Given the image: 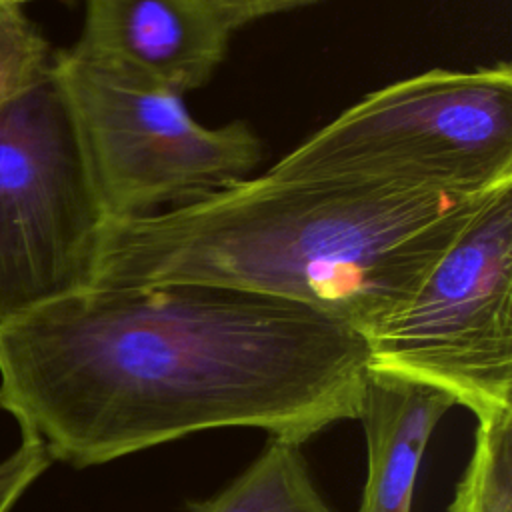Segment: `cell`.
Returning <instances> with one entry per match:
<instances>
[{"instance_id": "obj_12", "label": "cell", "mask_w": 512, "mask_h": 512, "mask_svg": "<svg viewBox=\"0 0 512 512\" xmlns=\"http://www.w3.org/2000/svg\"><path fill=\"white\" fill-rule=\"evenodd\" d=\"M50 462L52 458L44 444L34 434L22 430L18 448L0 462V512H10Z\"/></svg>"}, {"instance_id": "obj_7", "label": "cell", "mask_w": 512, "mask_h": 512, "mask_svg": "<svg viewBox=\"0 0 512 512\" xmlns=\"http://www.w3.org/2000/svg\"><path fill=\"white\" fill-rule=\"evenodd\" d=\"M74 54L184 96L210 80L230 28L210 0H84Z\"/></svg>"}, {"instance_id": "obj_13", "label": "cell", "mask_w": 512, "mask_h": 512, "mask_svg": "<svg viewBox=\"0 0 512 512\" xmlns=\"http://www.w3.org/2000/svg\"><path fill=\"white\" fill-rule=\"evenodd\" d=\"M312 2L316 0H210V4L214 6L222 22L230 28V32L252 20L286 12Z\"/></svg>"}, {"instance_id": "obj_10", "label": "cell", "mask_w": 512, "mask_h": 512, "mask_svg": "<svg viewBox=\"0 0 512 512\" xmlns=\"http://www.w3.org/2000/svg\"><path fill=\"white\" fill-rule=\"evenodd\" d=\"M448 512H512V406L478 416L472 456Z\"/></svg>"}, {"instance_id": "obj_9", "label": "cell", "mask_w": 512, "mask_h": 512, "mask_svg": "<svg viewBox=\"0 0 512 512\" xmlns=\"http://www.w3.org/2000/svg\"><path fill=\"white\" fill-rule=\"evenodd\" d=\"M300 444L272 436L260 456L192 512H332L314 488Z\"/></svg>"}, {"instance_id": "obj_4", "label": "cell", "mask_w": 512, "mask_h": 512, "mask_svg": "<svg viewBox=\"0 0 512 512\" xmlns=\"http://www.w3.org/2000/svg\"><path fill=\"white\" fill-rule=\"evenodd\" d=\"M364 340L368 370L432 386L476 418L512 406V182Z\"/></svg>"}, {"instance_id": "obj_1", "label": "cell", "mask_w": 512, "mask_h": 512, "mask_svg": "<svg viewBox=\"0 0 512 512\" xmlns=\"http://www.w3.org/2000/svg\"><path fill=\"white\" fill-rule=\"evenodd\" d=\"M366 376L352 326L220 286H86L0 330V408L78 468L230 426L302 444Z\"/></svg>"}, {"instance_id": "obj_6", "label": "cell", "mask_w": 512, "mask_h": 512, "mask_svg": "<svg viewBox=\"0 0 512 512\" xmlns=\"http://www.w3.org/2000/svg\"><path fill=\"white\" fill-rule=\"evenodd\" d=\"M104 220L50 66L0 102V330L90 286Z\"/></svg>"}, {"instance_id": "obj_3", "label": "cell", "mask_w": 512, "mask_h": 512, "mask_svg": "<svg viewBox=\"0 0 512 512\" xmlns=\"http://www.w3.org/2000/svg\"><path fill=\"white\" fill-rule=\"evenodd\" d=\"M264 174L454 194L512 182V68H434L378 88Z\"/></svg>"}, {"instance_id": "obj_8", "label": "cell", "mask_w": 512, "mask_h": 512, "mask_svg": "<svg viewBox=\"0 0 512 512\" xmlns=\"http://www.w3.org/2000/svg\"><path fill=\"white\" fill-rule=\"evenodd\" d=\"M454 400L420 382L368 370L358 420L368 472L358 512H410L426 444Z\"/></svg>"}, {"instance_id": "obj_14", "label": "cell", "mask_w": 512, "mask_h": 512, "mask_svg": "<svg viewBox=\"0 0 512 512\" xmlns=\"http://www.w3.org/2000/svg\"><path fill=\"white\" fill-rule=\"evenodd\" d=\"M16 2H20V4H26V2H30V0H16Z\"/></svg>"}, {"instance_id": "obj_5", "label": "cell", "mask_w": 512, "mask_h": 512, "mask_svg": "<svg viewBox=\"0 0 512 512\" xmlns=\"http://www.w3.org/2000/svg\"><path fill=\"white\" fill-rule=\"evenodd\" d=\"M52 68L68 98L106 220L184 206L250 178L262 158L246 122L208 128L184 96L90 62L70 48Z\"/></svg>"}, {"instance_id": "obj_11", "label": "cell", "mask_w": 512, "mask_h": 512, "mask_svg": "<svg viewBox=\"0 0 512 512\" xmlns=\"http://www.w3.org/2000/svg\"><path fill=\"white\" fill-rule=\"evenodd\" d=\"M50 66V46L24 4L0 0V102L30 86Z\"/></svg>"}, {"instance_id": "obj_2", "label": "cell", "mask_w": 512, "mask_h": 512, "mask_svg": "<svg viewBox=\"0 0 512 512\" xmlns=\"http://www.w3.org/2000/svg\"><path fill=\"white\" fill-rule=\"evenodd\" d=\"M492 190L262 174L184 206L104 220L90 286L232 288L312 308L364 336L410 296Z\"/></svg>"}]
</instances>
